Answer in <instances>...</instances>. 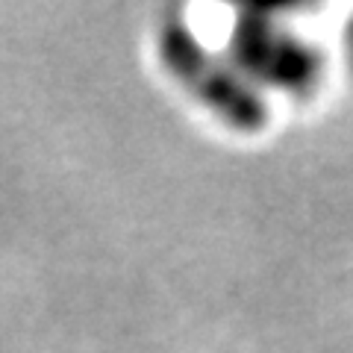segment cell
<instances>
[{
    "label": "cell",
    "mask_w": 353,
    "mask_h": 353,
    "mask_svg": "<svg viewBox=\"0 0 353 353\" xmlns=\"http://www.w3.org/2000/svg\"><path fill=\"white\" fill-rule=\"evenodd\" d=\"M157 57L165 74L201 103L209 115L236 132H256L268 121V101L227 53H215L183 21H162Z\"/></svg>",
    "instance_id": "6da1fadb"
},
{
    "label": "cell",
    "mask_w": 353,
    "mask_h": 353,
    "mask_svg": "<svg viewBox=\"0 0 353 353\" xmlns=\"http://www.w3.org/2000/svg\"><path fill=\"white\" fill-rule=\"evenodd\" d=\"M227 57L262 94H306L321 77V59L312 44L259 9H241L236 15Z\"/></svg>",
    "instance_id": "7a4b0ae2"
},
{
    "label": "cell",
    "mask_w": 353,
    "mask_h": 353,
    "mask_svg": "<svg viewBox=\"0 0 353 353\" xmlns=\"http://www.w3.org/2000/svg\"><path fill=\"white\" fill-rule=\"evenodd\" d=\"M347 59L353 65V21H350V27H347Z\"/></svg>",
    "instance_id": "3957f363"
}]
</instances>
